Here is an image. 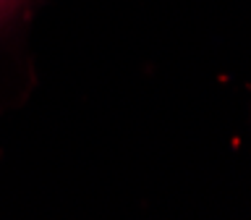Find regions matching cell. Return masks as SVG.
Here are the masks:
<instances>
[{"mask_svg":"<svg viewBox=\"0 0 251 220\" xmlns=\"http://www.w3.org/2000/svg\"><path fill=\"white\" fill-rule=\"evenodd\" d=\"M11 3H13V0H0V16H3L8 8H11Z\"/></svg>","mask_w":251,"mask_h":220,"instance_id":"6da1fadb","label":"cell"}]
</instances>
